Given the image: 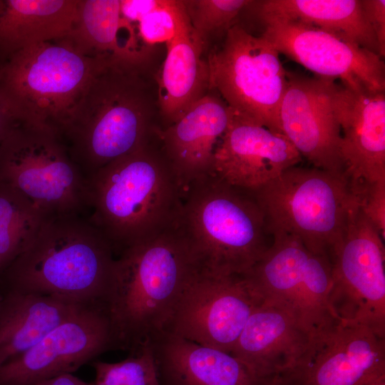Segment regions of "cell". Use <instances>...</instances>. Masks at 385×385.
Listing matches in <instances>:
<instances>
[{"label": "cell", "instance_id": "30", "mask_svg": "<svg viewBox=\"0 0 385 385\" xmlns=\"http://www.w3.org/2000/svg\"><path fill=\"white\" fill-rule=\"evenodd\" d=\"M175 0H163L157 9L144 15L138 22V35L147 47L166 43L175 30Z\"/></svg>", "mask_w": 385, "mask_h": 385}, {"label": "cell", "instance_id": "13", "mask_svg": "<svg viewBox=\"0 0 385 385\" xmlns=\"http://www.w3.org/2000/svg\"><path fill=\"white\" fill-rule=\"evenodd\" d=\"M262 303L242 276L202 271L182 293L164 332L230 353Z\"/></svg>", "mask_w": 385, "mask_h": 385}, {"label": "cell", "instance_id": "32", "mask_svg": "<svg viewBox=\"0 0 385 385\" xmlns=\"http://www.w3.org/2000/svg\"><path fill=\"white\" fill-rule=\"evenodd\" d=\"M366 18L375 35L380 56H385V1L361 0Z\"/></svg>", "mask_w": 385, "mask_h": 385}, {"label": "cell", "instance_id": "24", "mask_svg": "<svg viewBox=\"0 0 385 385\" xmlns=\"http://www.w3.org/2000/svg\"><path fill=\"white\" fill-rule=\"evenodd\" d=\"M78 0H3L0 63L31 45L66 37L78 18Z\"/></svg>", "mask_w": 385, "mask_h": 385}, {"label": "cell", "instance_id": "35", "mask_svg": "<svg viewBox=\"0 0 385 385\" xmlns=\"http://www.w3.org/2000/svg\"><path fill=\"white\" fill-rule=\"evenodd\" d=\"M36 385H93V384L85 381L73 374H65L42 381Z\"/></svg>", "mask_w": 385, "mask_h": 385}, {"label": "cell", "instance_id": "37", "mask_svg": "<svg viewBox=\"0 0 385 385\" xmlns=\"http://www.w3.org/2000/svg\"><path fill=\"white\" fill-rule=\"evenodd\" d=\"M367 385H385V376H382Z\"/></svg>", "mask_w": 385, "mask_h": 385}, {"label": "cell", "instance_id": "19", "mask_svg": "<svg viewBox=\"0 0 385 385\" xmlns=\"http://www.w3.org/2000/svg\"><path fill=\"white\" fill-rule=\"evenodd\" d=\"M232 111L210 91L174 123L158 131L161 149L182 193L196 180L213 173L215 150Z\"/></svg>", "mask_w": 385, "mask_h": 385}, {"label": "cell", "instance_id": "36", "mask_svg": "<svg viewBox=\"0 0 385 385\" xmlns=\"http://www.w3.org/2000/svg\"><path fill=\"white\" fill-rule=\"evenodd\" d=\"M267 385H282V379L279 374L273 376L267 383Z\"/></svg>", "mask_w": 385, "mask_h": 385}, {"label": "cell", "instance_id": "15", "mask_svg": "<svg viewBox=\"0 0 385 385\" xmlns=\"http://www.w3.org/2000/svg\"><path fill=\"white\" fill-rule=\"evenodd\" d=\"M114 349L108 317L101 307H84L21 355L0 365V385H36L73 374Z\"/></svg>", "mask_w": 385, "mask_h": 385}, {"label": "cell", "instance_id": "16", "mask_svg": "<svg viewBox=\"0 0 385 385\" xmlns=\"http://www.w3.org/2000/svg\"><path fill=\"white\" fill-rule=\"evenodd\" d=\"M279 110L283 135L314 168L345 174L333 80L287 71Z\"/></svg>", "mask_w": 385, "mask_h": 385}, {"label": "cell", "instance_id": "28", "mask_svg": "<svg viewBox=\"0 0 385 385\" xmlns=\"http://www.w3.org/2000/svg\"><path fill=\"white\" fill-rule=\"evenodd\" d=\"M190 24L206 46L210 36L223 34L235 25L239 14L250 4L249 0L182 1Z\"/></svg>", "mask_w": 385, "mask_h": 385}, {"label": "cell", "instance_id": "2", "mask_svg": "<svg viewBox=\"0 0 385 385\" xmlns=\"http://www.w3.org/2000/svg\"><path fill=\"white\" fill-rule=\"evenodd\" d=\"M202 271L178 223L123 250L103 303L114 349L133 352L163 332L182 293Z\"/></svg>", "mask_w": 385, "mask_h": 385}, {"label": "cell", "instance_id": "18", "mask_svg": "<svg viewBox=\"0 0 385 385\" xmlns=\"http://www.w3.org/2000/svg\"><path fill=\"white\" fill-rule=\"evenodd\" d=\"M345 174L353 183L385 182V93L335 83Z\"/></svg>", "mask_w": 385, "mask_h": 385}, {"label": "cell", "instance_id": "17", "mask_svg": "<svg viewBox=\"0 0 385 385\" xmlns=\"http://www.w3.org/2000/svg\"><path fill=\"white\" fill-rule=\"evenodd\" d=\"M301 160V155L283 134L232 111L215 150L213 173L232 186L253 192Z\"/></svg>", "mask_w": 385, "mask_h": 385}, {"label": "cell", "instance_id": "38", "mask_svg": "<svg viewBox=\"0 0 385 385\" xmlns=\"http://www.w3.org/2000/svg\"><path fill=\"white\" fill-rule=\"evenodd\" d=\"M150 385H161L157 378V376L153 380Z\"/></svg>", "mask_w": 385, "mask_h": 385}, {"label": "cell", "instance_id": "14", "mask_svg": "<svg viewBox=\"0 0 385 385\" xmlns=\"http://www.w3.org/2000/svg\"><path fill=\"white\" fill-rule=\"evenodd\" d=\"M279 376L282 385H367L385 376V338L366 327L337 321L314 334Z\"/></svg>", "mask_w": 385, "mask_h": 385}, {"label": "cell", "instance_id": "21", "mask_svg": "<svg viewBox=\"0 0 385 385\" xmlns=\"http://www.w3.org/2000/svg\"><path fill=\"white\" fill-rule=\"evenodd\" d=\"M175 30L158 73L161 130L176 122L209 91L205 45L193 30L182 1L175 3Z\"/></svg>", "mask_w": 385, "mask_h": 385}, {"label": "cell", "instance_id": "25", "mask_svg": "<svg viewBox=\"0 0 385 385\" xmlns=\"http://www.w3.org/2000/svg\"><path fill=\"white\" fill-rule=\"evenodd\" d=\"M254 14L274 15L319 28L378 55V42L361 0L252 1Z\"/></svg>", "mask_w": 385, "mask_h": 385}, {"label": "cell", "instance_id": "9", "mask_svg": "<svg viewBox=\"0 0 385 385\" xmlns=\"http://www.w3.org/2000/svg\"><path fill=\"white\" fill-rule=\"evenodd\" d=\"M207 62L209 91L220 94L235 114L283 134L279 110L287 71L270 42L235 24Z\"/></svg>", "mask_w": 385, "mask_h": 385}, {"label": "cell", "instance_id": "33", "mask_svg": "<svg viewBox=\"0 0 385 385\" xmlns=\"http://www.w3.org/2000/svg\"><path fill=\"white\" fill-rule=\"evenodd\" d=\"M163 0H120V15L129 24L159 7Z\"/></svg>", "mask_w": 385, "mask_h": 385}, {"label": "cell", "instance_id": "23", "mask_svg": "<svg viewBox=\"0 0 385 385\" xmlns=\"http://www.w3.org/2000/svg\"><path fill=\"white\" fill-rule=\"evenodd\" d=\"M84 307L88 306L0 288V365L27 351Z\"/></svg>", "mask_w": 385, "mask_h": 385}, {"label": "cell", "instance_id": "12", "mask_svg": "<svg viewBox=\"0 0 385 385\" xmlns=\"http://www.w3.org/2000/svg\"><path fill=\"white\" fill-rule=\"evenodd\" d=\"M261 34L290 60L318 78L339 80L344 86L385 91L383 58L378 54L316 26L269 14H254Z\"/></svg>", "mask_w": 385, "mask_h": 385}, {"label": "cell", "instance_id": "8", "mask_svg": "<svg viewBox=\"0 0 385 385\" xmlns=\"http://www.w3.org/2000/svg\"><path fill=\"white\" fill-rule=\"evenodd\" d=\"M0 185L46 216L88 206L87 179L53 132L19 123L0 143Z\"/></svg>", "mask_w": 385, "mask_h": 385}, {"label": "cell", "instance_id": "4", "mask_svg": "<svg viewBox=\"0 0 385 385\" xmlns=\"http://www.w3.org/2000/svg\"><path fill=\"white\" fill-rule=\"evenodd\" d=\"M89 220L119 254L175 225L182 190L158 136L87 178Z\"/></svg>", "mask_w": 385, "mask_h": 385}, {"label": "cell", "instance_id": "27", "mask_svg": "<svg viewBox=\"0 0 385 385\" xmlns=\"http://www.w3.org/2000/svg\"><path fill=\"white\" fill-rule=\"evenodd\" d=\"M47 216L0 185V276L23 252Z\"/></svg>", "mask_w": 385, "mask_h": 385}, {"label": "cell", "instance_id": "31", "mask_svg": "<svg viewBox=\"0 0 385 385\" xmlns=\"http://www.w3.org/2000/svg\"><path fill=\"white\" fill-rule=\"evenodd\" d=\"M359 206L380 233L385 237V182L352 183Z\"/></svg>", "mask_w": 385, "mask_h": 385}, {"label": "cell", "instance_id": "5", "mask_svg": "<svg viewBox=\"0 0 385 385\" xmlns=\"http://www.w3.org/2000/svg\"><path fill=\"white\" fill-rule=\"evenodd\" d=\"M178 223L202 272L212 275H243L270 245L265 215L253 194L214 173L183 192Z\"/></svg>", "mask_w": 385, "mask_h": 385}, {"label": "cell", "instance_id": "26", "mask_svg": "<svg viewBox=\"0 0 385 385\" xmlns=\"http://www.w3.org/2000/svg\"><path fill=\"white\" fill-rule=\"evenodd\" d=\"M124 29L120 0H78V18L66 36L79 48L93 56L137 59L147 53L129 51L120 33Z\"/></svg>", "mask_w": 385, "mask_h": 385}, {"label": "cell", "instance_id": "29", "mask_svg": "<svg viewBox=\"0 0 385 385\" xmlns=\"http://www.w3.org/2000/svg\"><path fill=\"white\" fill-rule=\"evenodd\" d=\"M92 366L96 373L93 385H150L157 376L148 344L120 361H93Z\"/></svg>", "mask_w": 385, "mask_h": 385}, {"label": "cell", "instance_id": "34", "mask_svg": "<svg viewBox=\"0 0 385 385\" xmlns=\"http://www.w3.org/2000/svg\"><path fill=\"white\" fill-rule=\"evenodd\" d=\"M19 123L10 106L0 95V143Z\"/></svg>", "mask_w": 385, "mask_h": 385}, {"label": "cell", "instance_id": "3", "mask_svg": "<svg viewBox=\"0 0 385 385\" xmlns=\"http://www.w3.org/2000/svg\"><path fill=\"white\" fill-rule=\"evenodd\" d=\"M114 252L89 219L79 214L47 216L0 276V288L103 307Z\"/></svg>", "mask_w": 385, "mask_h": 385}, {"label": "cell", "instance_id": "1", "mask_svg": "<svg viewBox=\"0 0 385 385\" xmlns=\"http://www.w3.org/2000/svg\"><path fill=\"white\" fill-rule=\"evenodd\" d=\"M155 55L108 57L76 106L61 137L88 178L133 153L161 130Z\"/></svg>", "mask_w": 385, "mask_h": 385}, {"label": "cell", "instance_id": "22", "mask_svg": "<svg viewBox=\"0 0 385 385\" xmlns=\"http://www.w3.org/2000/svg\"><path fill=\"white\" fill-rule=\"evenodd\" d=\"M313 335L287 311L263 302L249 317L230 353L260 377L270 379L299 359Z\"/></svg>", "mask_w": 385, "mask_h": 385}, {"label": "cell", "instance_id": "10", "mask_svg": "<svg viewBox=\"0 0 385 385\" xmlns=\"http://www.w3.org/2000/svg\"><path fill=\"white\" fill-rule=\"evenodd\" d=\"M270 233L268 249L242 275L247 284L263 302L287 311L312 334L339 321L328 303L331 258L312 252L292 235Z\"/></svg>", "mask_w": 385, "mask_h": 385}, {"label": "cell", "instance_id": "11", "mask_svg": "<svg viewBox=\"0 0 385 385\" xmlns=\"http://www.w3.org/2000/svg\"><path fill=\"white\" fill-rule=\"evenodd\" d=\"M383 238L357 199L331 253L328 303L334 317L366 327L385 338V250Z\"/></svg>", "mask_w": 385, "mask_h": 385}, {"label": "cell", "instance_id": "7", "mask_svg": "<svg viewBox=\"0 0 385 385\" xmlns=\"http://www.w3.org/2000/svg\"><path fill=\"white\" fill-rule=\"evenodd\" d=\"M252 193L269 232L292 235L329 257L356 200L346 174L297 165Z\"/></svg>", "mask_w": 385, "mask_h": 385}, {"label": "cell", "instance_id": "6", "mask_svg": "<svg viewBox=\"0 0 385 385\" xmlns=\"http://www.w3.org/2000/svg\"><path fill=\"white\" fill-rule=\"evenodd\" d=\"M108 57L88 55L67 36L26 46L0 63V95L21 123L61 138L78 101Z\"/></svg>", "mask_w": 385, "mask_h": 385}, {"label": "cell", "instance_id": "39", "mask_svg": "<svg viewBox=\"0 0 385 385\" xmlns=\"http://www.w3.org/2000/svg\"><path fill=\"white\" fill-rule=\"evenodd\" d=\"M2 1H3V0H0V9H1V5H2Z\"/></svg>", "mask_w": 385, "mask_h": 385}, {"label": "cell", "instance_id": "20", "mask_svg": "<svg viewBox=\"0 0 385 385\" xmlns=\"http://www.w3.org/2000/svg\"><path fill=\"white\" fill-rule=\"evenodd\" d=\"M161 385H267L231 353L163 332L148 343Z\"/></svg>", "mask_w": 385, "mask_h": 385}]
</instances>
